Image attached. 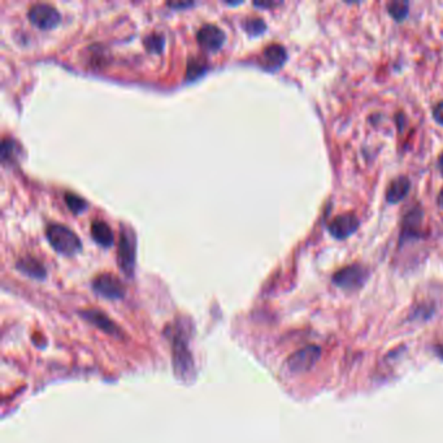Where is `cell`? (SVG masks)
Wrapping results in <instances>:
<instances>
[{"instance_id":"cell-1","label":"cell","mask_w":443,"mask_h":443,"mask_svg":"<svg viewBox=\"0 0 443 443\" xmlns=\"http://www.w3.org/2000/svg\"><path fill=\"white\" fill-rule=\"evenodd\" d=\"M46 236L49 242L51 243L52 247L55 248L59 254L67 255V257H72L82 247L81 241L77 237V234L69 227L58 223H52L47 227Z\"/></svg>"},{"instance_id":"cell-2","label":"cell","mask_w":443,"mask_h":443,"mask_svg":"<svg viewBox=\"0 0 443 443\" xmlns=\"http://www.w3.org/2000/svg\"><path fill=\"white\" fill-rule=\"evenodd\" d=\"M181 329L175 330L173 340V367L175 377L181 381H187L194 377V361L189 350L187 340Z\"/></svg>"},{"instance_id":"cell-3","label":"cell","mask_w":443,"mask_h":443,"mask_svg":"<svg viewBox=\"0 0 443 443\" xmlns=\"http://www.w3.org/2000/svg\"><path fill=\"white\" fill-rule=\"evenodd\" d=\"M368 276V269L364 268L361 264H352L336 272L333 276V284L340 289L355 291L364 286Z\"/></svg>"},{"instance_id":"cell-4","label":"cell","mask_w":443,"mask_h":443,"mask_svg":"<svg viewBox=\"0 0 443 443\" xmlns=\"http://www.w3.org/2000/svg\"><path fill=\"white\" fill-rule=\"evenodd\" d=\"M321 356V349L316 345H309L290 355L286 368L290 373H304L315 367Z\"/></svg>"},{"instance_id":"cell-5","label":"cell","mask_w":443,"mask_h":443,"mask_svg":"<svg viewBox=\"0 0 443 443\" xmlns=\"http://www.w3.org/2000/svg\"><path fill=\"white\" fill-rule=\"evenodd\" d=\"M28 17L37 28L49 31L60 22V13L55 7L44 3H37L28 10Z\"/></svg>"},{"instance_id":"cell-6","label":"cell","mask_w":443,"mask_h":443,"mask_svg":"<svg viewBox=\"0 0 443 443\" xmlns=\"http://www.w3.org/2000/svg\"><path fill=\"white\" fill-rule=\"evenodd\" d=\"M93 290L101 297L107 299L124 298V284L111 273L99 275L93 279Z\"/></svg>"},{"instance_id":"cell-7","label":"cell","mask_w":443,"mask_h":443,"mask_svg":"<svg viewBox=\"0 0 443 443\" xmlns=\"http://www.w3.org/2000/svg\"><path fill=\"white\" fill-rule=\"evenodd\" d=\"M117 259H119V266H120L121 270L126 273L128 276H132L133 275V269H134V239H133L132 236H129L128 230L124 229V227L120 232Z\"/></svg>"},{"instance_id":"cell-8","label":"cell","mask_w":443,"mask_h":443,"mask_svg":"<svg viewBox=\"0 0 443 443\" xmlns=\"http://www.w3.org/2000/svg\"><path fill=\"white\" fill-rule=\"evenodd\" d=\"M359 227V218L354 214H342L336 217L333 221H330V236L336 239H346L352 236Z\"/></svg>"},{"instance_id":"cell-9","label":"cell","mask_w":443,"mask_h":443,"mask_svg":"<svg viewBox=\"0 0 443 443\" xmlns=\"http://www.w3.org/2000/svg\"><path fill=\"white\" fill-rule=\"evenodd\" d=\"M196 38L202 47L214 51L223 46V43L225 41V34L216 25L206 24L198 31Z\"/></svg>"},{"instance_id":"cell-10","label":"cell","mask_w":443,"mask_h":443,"mask_svg":"<svg viewBox=\"0 0 443 443\" xmlns=\"http://www.w3.org/2000/svg\"><path fill=\"white\" fill-rule=\"evenodd\" d=\"M81 316L90 324L95 325L98 329L103 330L104 333L111 334L114 337H121L123 333L119 329V327L114 324L112 320L110 319L105 313L96 311V309H86L81 312Z\"/></svg>"},{"instance_id":"cell-11","label":"cell","mask_w":443,"mask_h":443,"mask_svg":"<svg viewBox=\"0 0 443 443\" xmlns=\"http://www.w3.org/2000/svg\"><path fill=\"white\" fill-rule=\"evenodd\" d=\"M286 58H288L286 50L279 43L269 44L268 47H266V50L263 51V64L267 69L270 71H276L279 67H282Z\"/></svg>"},{"instance_id":"cell-12","label":"cell","mask_w":443,"mask_h":443,"mask_svg":"<svg viewBox=\"0 0 443 443\" xmlns=\"http://www.w3.org/2000/svg\"><path fill=\"white\" fill-rule=\"evenodd\" d=\"M411 189V182L407 177H398L386 190V200L392 205H397L403 200Z\"/></svg>"},{"instance_id":"cell-13","label":"cell","mask_w":443,"mask_h":443,"mask_svg":"<svg viewBox=\"0 0 443 443\" xmlns=\"http://www.w3.org/2000/svg\"><path fill=\"white\" fill-rule=\"evenodd\" d=\"M92 236L103 247H110L114 243V233L102 220H94L92 223Z\"/></svg>"},{"instance_id":"cell-14","label":"cell","mask_w":443,"mask_h":443,"mask_svg":"<svg viewBox=\"0 0 443 443\" xmlns=\"http://www.w3.org/2000/svg\"><path fill=\"white\" fill-rule=\"evenodd\" d=\"M17 268L22 273L31 276L33 279H42L46 276V270L41 263L34 258H22L17 261Z\"/></svg>"},{"instance_id":"cell-15","label":"cell","mask_w":443,"mask_h":443,"mask_svg":"<svg viewBox=\"0 0 443 443\" xmlns=\"http://www.w3.org/2000/svg\"><path fill=\"white\" fill-rule=\"evenodd\" d=\"M410 4L407 1H392L388 4V10L394 20L402 21L408 15Z\"/></svg>"},{"instance_id":"cell-16","label":"cell","mask_w":443,"mask_h":443,"mask_svg":"<svg viewBox=\"0 0 443 443\" xmlns=\"http://www.w3.org/2000/svg\"><path fill=\"white\" fill-rule=\"evenodd\" d=\"M65 202L69 207V209L74 214H80L83 209H86V202L81 196H76L73 193H65Z\"/></svg>"},{"instance_id":"cell-17","label":"cell","mask_w":443,"mask_h":443,"mask_svg":"<svg viewBox=\"0 0 443 443\" xmlns=\"http://www.w3.org/2000/svg\"><path fill=\"white\" fill-rule=\"evenodd\" d=\"M243 26H245V29H246L248 34H251V35H259V34H261L263 31H266V28H267L266 22L261 19H258V17L247 19Z\"/></svg>"},{"instance_id":"cell-18","label":"cell","mask_w":443,"mask_h":443,"mask_svg":"<svg viewBox=\"0 0 443 443\" xmlns=\"http://www.w3.org/2000/svg\"><path fill=\"white\" fill-rule=\"evenodd\" d=\"M17 145L13 139L10 138H4L3 142H1V159L6 162L7 159H12L16 156V151H17Z\"/></svg>"},{"instance_id":"cell-19","label":"cell","mask_w":443,"mask_h":443,"mask_svg":"<svg viewBox=\"0 0 443 443\" xmlns=\"http://www.w3.org/2000/svg\"><path fill=\"white\" fill-rule=\"evenodd\" d=\"M145 46L148 51H160L164 46V38L159 34H155V33L150 34L148 37H146Z\"/></svg>"},{"instance_id":"cell-20","label":"cell","mask_w":443,"mask_h":443,"mask_svg":"<svg viewBox=\"0 0 443 443\" xmlns=\"http://www.w3.org/2000/svg\"><path fill=\"white\" fill-rule=\"evenodd\" d=\"M205 69H206V67L202 62H189L187 72H186V78L187 80H196L199 74L205 72Z\"/></svg>"},{"instance_id":"cell-21","label":"cell","mask_w":443,"mask_h":443,"mask_svg":"<svg viewBox=\"0 0 443 443\" xmlns=\"http://www.w3.org/2000/svg\"><path fill=\"white\" fill-rule=\"evenodd\" d=\"M433 117L438 124L443 126V101L434 105Z\"/></svg>"},{"instance_id":"cell-22","label":"cell","mask_w":443,"mask_h":443,"mask_svg":"<svg viewBox=\"0 0 443 443\" xmlns=\"http://www.w3.org/2000/svg\"><path fill=\"white\" fill-rule=\"evenodd\" d=\"M438 169H440V172H441L443 175V154H441L440 159H438Z\"/></svg>"},{"instance_id":"cell-23","label":"cell","mask_w":443,"mask_h":443,"mask_svg":"<svg viewBox=\"0 0 443 443\" xmlns=\"http://www.w3.org/2000/svg\"><path fill=\"white\" fill-rule=\"evenodd\" d=\"M438 205L441 208H443V190L440 193V196H438Z\"/></svg>"},{"instance_id":"cell-24","label":"cell","mask_w":443,"mask_h":443,"mask_svg":"<svg viewBox=\"0 0 443 443\" xmlns=\"http://www.w3.org/2000/svg\"><path fill=\"white\" fill-rule=\"evenodd\" d=\"M438 354H440V356H441V358H442L443 359V346L442 347H440V349H438Z\"/></svg>"}]
</instances>
